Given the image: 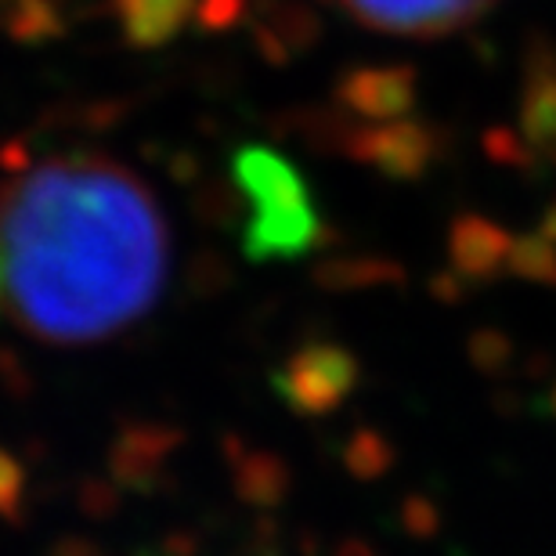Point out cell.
I'll use <instances>...</instances> for the list:
<instances>
[{"instance_id":"1","label":"cell","mask_w":556,"mask_h":556,"mask_svg":"<svg viewBox=\"0 0 556 556\" xmlns=\"http://www.w3.org/2000/svg\"><path fill=\"white\" fill-rule=\"evenodd\" d=\"M166 275L163 206L119 160L62 152L0 185V296L29 337L102 343L149 315Z\"/></svg>"},{"instance_id":"2","label":"cell","mask_w":556,"mask_h":556,"mask_svg":"<svg viewBox=\"0 0 556 556\" xmlns=\"http://www.w3.org/2000/svg\"><path fill=\"white\" fill-rule=\"evenodd\" d=\"M239 181L257 203L250 236L264 242L271 253L300 250V242L307 239L311 214L304 206V195H300L296 177L278 160H268V155H247Z\"/></svg>"},{"instance_id":"3","label":"cell","mask_w":556,"mask_h":556,"mask_svg":"<svg viewBox=\"0 0 556 556\" xmlns=\"http://www.w3.org/2000/svg\"><path fill=\"white\" fill-rule=\"evenodd\" d=\"M365 29L391 37H444L470 26L495 0H337Z\"/></svg>"},{"instance_id":"5","label":"cell","mask_w":556,"mask_h":556,"mask_svg":"<svg viewBox=\"0 0 556 556\" xmlns=\"http://www.w3.org/2000/svg\"><path fill=\"white\" fill-rule=\"evenodd\" d=\"M0 307H4V296H0Z\"/></svg>"},{"instance_id":"4","label":"cell","mask_w":556,"mask_h":556,"mask_svg":"<svg viewBox=\"0 0 556 556\" xmlns=\"http://www.w3.org/2000/svg\"><path fill=\"white\" fill-rule=\"evenodd\" d=\"M4 4H15V0H0V8H4Z\"/></svg>"}]
</instances>
